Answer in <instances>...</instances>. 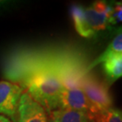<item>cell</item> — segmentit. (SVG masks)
Segmentation results:
<instances>
[{
  "instance_id": "3",
  "label": "cell",
  "mask_w": 122,
  "mask_h": 122,
  "mask_svg": "<svg viewBox=\"0 0 122 122\" xmlns=\"http://www.w3.org/2000/svg\"><path fill=\"white\" fill-rule=\"evenodd\" d=\"M81 89L97 111L113 107V98L108 83L93 73L88 72L83 76Z\"/></svg>"
},
{
  "instance_id": "13",
  "label": "cell",
  "mask_w": 122,
  "mask_h": 122,
  "mask_svg": "<svg viewBox=\"0 0 122 122\" xmlns=\"http://www.w3.org/2000/svg\"><path fill=\"white\" fill-rule=\"evenodd\" d=\"M0 122H13L11 120H10L8 117L0 114Z\"/></svg>"
},
{
  "instance_id": "6",
  "label": "cell",
  "mask_w": 122,
  "mask_h": 122,
  "mask_svg": "<svg viewBox=\"0 0 122 122\" xmlns=\"http://www.w3.org/2000/svg\"><path fill=\"white\" fill-rule=\"evenodd\" d=\"M18 122H48L47 113L26 91L22 93L19 101Z\"/></svg>"
},
{
  "instance_id": "12",
  "label": "cell",
  "mask_w": 122,
  "mask_h": 122,
  "mask_svg": "<svg viewBox=\"0 0 122 122\" xmlns=\"http://www.w3.org/2000/svg\"><path fill=\"white\" fill-rule=\"evenodd\" d=\"M13 4L10 1H0V10H3L6 8H8Z\"/></svg>"
},
{
  "instance_id": "7",
  "label": "cell",
  "mask_w": 122,
  "mask_h": 122,
  "mask_svg": "<svg viewBox=\"0 0 122 122\" xmlns=\"http://www.w3.org/2000/svg\"><path fill=\"white\" fill-rule=\"evenodd\" d=\"M48 122H91L90 114L70 109H57L48 114Z\"/></svg>"
},
{
  "instance_id": "14",
  "label": "cell",
  "mask_w": 122,
  "mask_h": 122,
  "mask_svg": "<svg viewBox=\"0 0 122 122\" xmlns=\"http://www.w3.org/2000/svg\"><path fill=\"white\" fill-rule=\"evenodd\" d=\"M91 122H93V121H91Z\"/></svg>"
},
{
  "instance_id": "2",
  "label": "cell",
  "mask_w": 122,
  "mask_h": 122,
  "mask_svg": "<svg viewBox=\"0 0 122 122\" xmlns=\"http://www.w3.org/2000/svg\"><path fill=\"white\" fill-rule=\"evenodd\" d=\"M111 4L106 1H95L91 6L84 7L73 4L70 8L71 17L75 29L80 36L89 38L108 27V19Z\"/></svg>"
},
{
  "instance_id": "11",
  "label": "cell",
  "mask_w": 122,
  "mask_h": 122,
  "mask_svg": "<svg viewBox=\"0 0 122 122\" xmlns=\"http://www.w3.org/2000/svg\"><path fill=\"white\" fill-rule=\"evenodd\" d=\"M122 5L121 2L111 3V10L109 12L108 23L109 25H117L121 22L122 19Z\"/></svg>"
},
{
  "instance_id": "10",
  "label": "cell",
  "mask_w": 122,
  "mask_h": 122,
  "mask_svg": "<svg viewBox=\"0 0 122 122\" xmlns=\"http://www.w3.org/2000/svg\"><path fill=\"white\" fill-rule=\"evenodd\" d=\"M93 122H122V113L120 109L109 108L97 111L91 116Z\"/></svg>"
},
{
  "instance_id": "8",
  "label": "cell",
  "mask_w": 122,
  "mask_h": 122,
  "mask_svg": "<svg viewBox=\"0 0 122 122\" xmlns=\"http://www.w3.org/2000/svg\"><path fill=\"white\" fill-rule=\"evenodd\" d=\"M102 63V69L109 84L113 83L122 75V54H117L106 59ZM108 84V85H109Z\"/></svg>"
},
{
  "instance_id": "9",
  "label": "cell",
  "mask_w": 122,
  "mask_h": 122,
  "mask_svg": "<svg viewBox=\"0 0 122 122\" xmlns=\"http://www.w3.org/2000/svg\"><path fill=\"white\" fill-rule=\"evenodd\" d=\"M117 54H122V34L121 32L117 33L114 36L113 41L109 44L108 47L101 55L99 56L97 59H95L93 62L89 64L86 67V73L90 72L91 71L96 67L97 65H98L99 63H103L106 59H108L109 57L112 56L117 55Z\"/></svg>"
},
{
  "instance_id": "1",
  "label": "cell",
  "mask_w": 122,
  "mask_h": 122,
  "mask_svg": "<svg viewBox=\"0 0 122 122\" xmlns=\"http://www.w3.org/2000/svg\"><path fill=\"white\" fill-rule=\"evenodd\" d=\"M60 56L47 57L36 65L22 80V87L45 112L58 109L60 99L64 90L57 71Z\"/></svg>"
},
{
  "instance_id": "4",
  "label": "cell",
  "mask_w": 122,
  "mask_h": 122,
  "mask_svg": "<svg viewBox=\"0 0 122 122\" xmlns=\"http://www.w3.org/2000/svg\"><path fill=\"white\" fill-rule=\"evenodd\" d=\"M24 88L16 82L0 81V114L18 122V108Z\"/></svg>"
},
{
  "instance_id": "5",
  "label": "cell",
  "mask_w": 122,
  "mask_h": 122,
  "mask_svg": "<svg viewBox=\"0 0 122 122\" xmlns=\"http://www.w3.org/2000/svg\"><path fill=\"white\" fill-rule=\"evenodd\" d=\"M58 109L84 112L89 113L90 117L97 112L82 89L63 90Z\"/></svg>"
}]
</instances>
